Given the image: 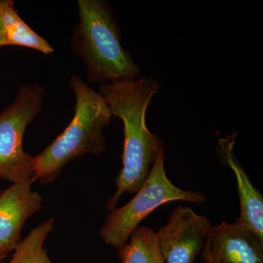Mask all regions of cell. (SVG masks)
I'll list each match as a JSON object with an SVG mask.
<instances>
[{"mask_svg":"<svg viewBox=\"0 0 263 263\" xmlns=\"http://www.w3.org/2000/svg\"><path fill=\"white\" fill-rule=\"evenodd\" d=\"M160 84L152 77L103 83L99 90L110 112L124 125L122 168L116 179L117 190L107 208L113 210L123 194H136L149 176L156 159L163 148L162 140L146 125L147 109L158 92Z\"/></svg>","mask_w":263,"mask_h":263,"instance_id":"obj_1","label":"cell"},{"mask_svg":"<svg viewBox=\"0 0 263 263\" xmlns=\"http://www.w3.org/2000/svg\"><path fill=\"white\" fill-rule=\"evenodd\" d=\"M71 89L76 98L73 119L63 133L35 156V179L41 185L54 182L70 161L91 154L100 155L107 148L104 129L112 120L106 100L79 76H72Z\"/></svg>","mask_w":263,"mask_h":263,"instance_id":"obj_2","label":"cell"},{"mask_svg":"<svg viewBox=\"0 0 263 263\" xmlns=\"http://www.w3.org/2000/svg\"><path fill=\"white\" fill-rule=\"evenodd\" d=\"M79 22L72 48L86 66L89 83H114L141 77V69L122 47L113 10L101 0H78Z\"/></svg>","mask_w":263,"mask_h":263,"instance_id":"obj_3","label":"cell"},{"mask_svg":"<svg viewBox=\"0 0 263 263\" xmlns=\"http://www.w3.org/2000/svg\"><path fill=\"white\" fill-rule=\"evenodd\" d=\"M164 160L165 154L162 148L149 176L135 197L124 206L110 211L99 232L105 243L117 250L122 248L140 223L164 204L176 200L199 205L205 202L206 197L203 193L182 190L171 182L166 175Z\"/></svg>","mask_w":263,"mask_h":263,"instance_id":"obj_4","label":"cell"},{"mask_svg":"<svg viewBox=\"0 0 263 263\" xmlns=\"http://www.w3.org/2000/svg\"><path fill=\"white\" fill-rule=\"evenodd\" d=\"M42 85L20 86L14 101L0 114V179L15 183L35 181V159L25 152L24 136L42 110Z\"/></svg>","mask_w":263,"mask_h":263,"instance_id":"obj_5","label":"cell"},{"mask_svg":"<svg viewBox=\"0 0 263 263\" xmlns=\"http://www.w3.org/2000/svg\"><path fill=\"white\" fill-rule=\"evenodd\" d=\"M212 224L206 216L180 205L167 224L155 232L164 263H194L205 246Z\"/></svg>","mask_w":263,"mask_h":263,"instance_id":"obj_6","label":"cell"},{"mask_svg":"<svg viewBox=\"0 0 263 263\" xmlns=\"http://www.w3.org/2000/svg\"><path fill=\"white\" fill-rule=\"evenodd\" d=\"M202 263H263V240L240 219L212 226Z\"/></svg>","mask_w":263,"mask_h":263,"instance_id":"obj_7","label":"cell"},{"mask_svg":"<svg viewBox=\"0 0 263 263\" xmlns=\"http://www.w3.org/2000/svg\"><path fill=\"white\" fill-rule=\"evenodd\" d=\"M34 182L15 183L0 196V256L16 249L26 221L42 209V196L32 190Z\"/></svg>","mask_w":263,"mask_h":263,"instance_id":"obj_8","label":"cell"},{"mask_svg":"<svg viewBox=\"0 0 263 263\" xmlns=\"http://www.w3.org/2000/svg\"><path fill=\"white\" fill-rule=\"evenodd\" d=\"M236 133L219 138L218 152L221 161L234 173L238 183L240 199L239 218L252 228L263 240V196L249 179L245 168L242 167L233 153L236 142Z\"/></svg>","mask_w":263,"mask_h":263,"instance_id":"obj_9","label":"cell"},{"mask_svg":"<svg viewBox=\"0 0 263 263\" xmlns=\"http://www.w3.org/2000/svg\"><path fill=\"white\" fill-rule=\"evenodd\" d=\"M1 13L3 46H23L36 50L44 54L53 53L54 49L48 41L34 32L21 18L15 9L13 1L3 0Z\"/></svg>","mask_w":263,"mask_h":263,"instance_id":"obj_10","label":"cell"},{"mask_svg":"<svg viewBox=\"0 0 263 263\" xmlns=\"http://www.w3.org/2000/svg\"><path fill=\"white\" fill-rule=\"evenodd\" d=\"M129 238V243L118 249L122 263H164L152 228L138 226Z\"/></svg>","mask_w":263,"mask_h":263,"instance_id":"obj_11","label":"cell"},{"mask_svg":"<svg viewBox=\"0 0 263 263\" xmlns=\"http://www.w3.org/2000/svg\"><path fill=\"white\" fill-rule=\"evenodd\" d=\"M54 219L50 218L29 232L14 250L8 263H53L44 248L48 235L54 228Z\"/></svg>","mask_w":263,"mask_h":263,"instance_id":"obj_12","label":"cell"},{"mask_svg":"<svg viewBox=\"0 0 263 263\" xmlns=\"http://www.w3.org/2000/svg\"><path fill=\"white\" fill-rule=\"evenodd\" d=\"M3 4V0H0V47L3 46V23H2L1 8Z\"/></svg>","mask_w":263,"mask_h":263,"instance_id":"obj_13","label":"cell"},{"mask_svg":"<svg viewBox=\"0 0 263 263\" xmlns=\"http://www.w3.org/2000/svg\"><path fill=\"white\" fill-rule=\"evenodd\" d=\"M6 257H3V256H0V263H3V259Z\"/></svg>","mask_w":263,"mask_h":263,"instance_id":"obj_14","label":"cell"},{"mask_svg":"<svg viewBox=\"0 0 263 263\" xmlns=\"http://www.w3.org/2000/svg\"><path fill=\"white\" fill-rule=\"evenodd\" d=\"M3 190H1V189H0V196H1V195H2V193H3Z\"/></svg>","mask_w":263,"mask_h":263,"instance_id":"obj_15","label":"cell"}]
</instances>
